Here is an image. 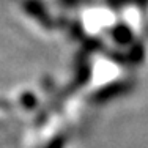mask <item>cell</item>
Instances as JSON below:
<instances>
[{
  "label": "cell",
  "instance_id": "6da1fadb",
  "mask_svg": "<svg viewBox=\"0 0 148 148\" xmlns=\"http://www.w3.org/2000/svg\"><path fill=\"white\" fill-rule=\"evenodd\" d=\"M24 6H25V10L30 13L33 17H36L40 22H43L44 25H47V24H51V19H49V14L46 13L44 6L40 3V0H25V3H24Z\"/></svg>",
  "mask_w": 148,
  "mask_h": 148
},
{
  "label": "cell",
  "instance_id": "7a4b0ae2",
  "mask_svg": "<svg viewBox=\"0 0 148 148\" xmlns=\"http://www.w3.org/2000/svg\"><path fill=\"white\" fill-rule=\"evenodd\" d=\"M114 36L120 43H128L131 40V30L128 25H117V29H114Z\"/></svg>",
  "mask_w": 148,
  "mask_h": 148
}]
</instances>
